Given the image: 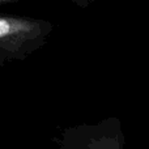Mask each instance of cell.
<instances>
[{
	"instance_id": "2",
	"label": "cell",
	"mask_w": 149,
	"mask_h": 149,
	"mask_svg": "<svg viewBox=\"0 0 149 149\" xmlns=\"http://www.w3.org/2000/svg\"><path fill=\"white\" fill-rule=\"evenodd\" d=\"M58 149H124L122 120L115 116L97 123H81L62 130L55 139Z\"/></svg>"
},
{
	"instance_id": "1",
	"label": "cell",
	"mask_w": 149,
	"mask_h": 149,
	"mask_svg": "<svg viewBox=\"0 0 149 149\" xmlns=\"http://www.w3.org/2000/svg\"><path fill=\"white\" fill-rule=\"evenodd\" d=\"M52 26L43 20L0 15V68L16 60H25L39 50Z\"/></svg>"
},
{
	"instance_id": "3",
	"label": "cell",
	"mask_w": 149,
	"mask_h": 149,
	"mask_svg": "<svg viewBox=\"0 0 149 149\" xmlns=\"http://www.w3.org/2000/svg\"><path fill=\"white\" fill-rule=\"evenodd\" d=\"M7 1H13V0H0V3H7Z\"/></svg>"
}]
</instances>
